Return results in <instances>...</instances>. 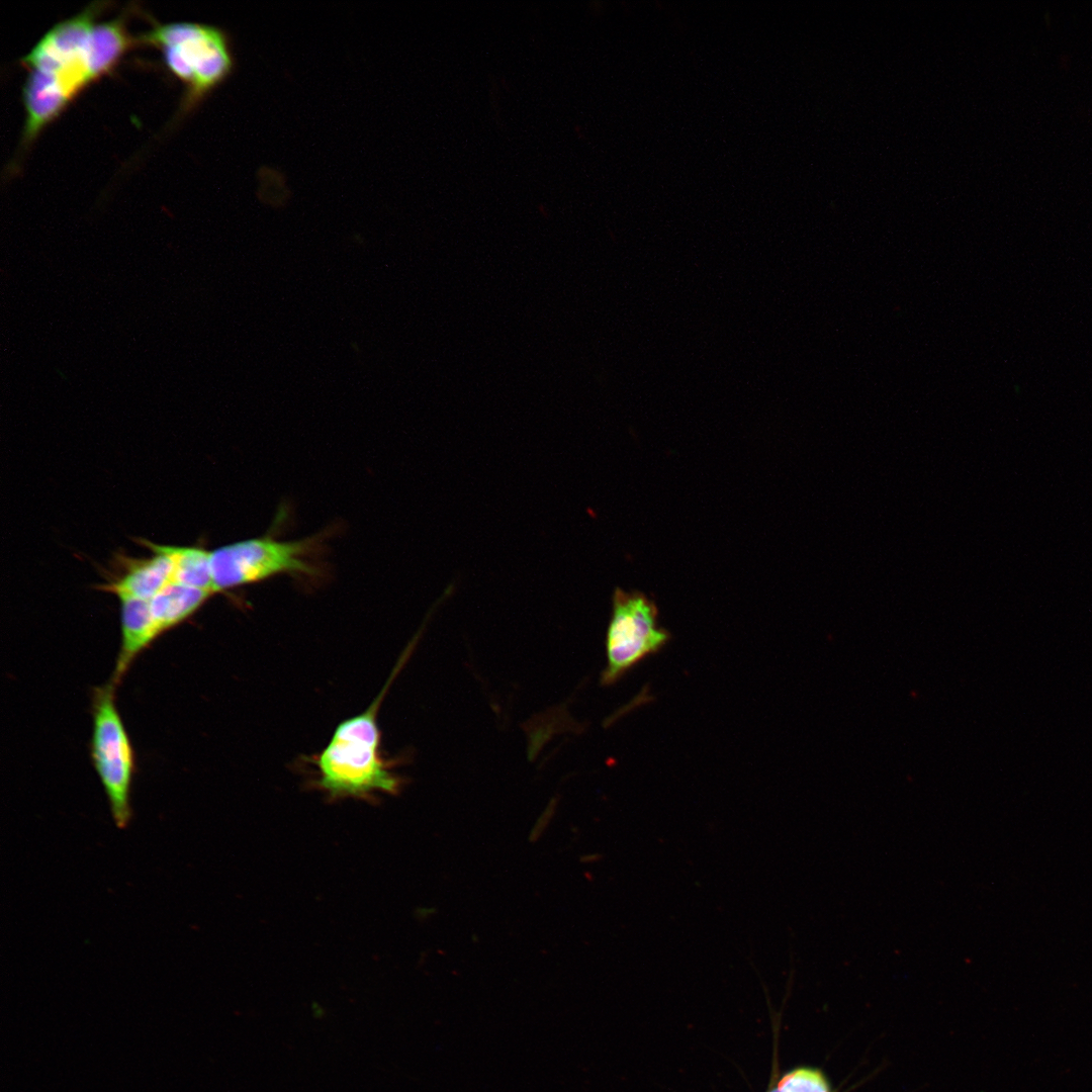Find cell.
Listing matches in <instances>:
<instances>
[{
    "mask_svg": "<svg viewBox=\"0 0 1092 1092\" xmlns=\"http://www.w3.org/2000/svg\"><path fill=\"white\" fill-rule=\"evenodd\" d=\"M213 594L204 589L170 583L149 601L160 633L193 615Z\"/></svg>",
    "mask_w": 1092,
    "mask_h": 1092,
    "instance_id": "cell-9",
    "label": "cell"
},
{
    "mask_svg": "<svg viewBox=\"0 0 1092 1092\" xmlns=\"http://www.w3.org/2000/svg\"><path fill=\"white\" fill-rule=\"evenodd\" d=\"M174 559V582L214 594L211 551L198 547L170 546Z\"/></svg>",
    "mask_w": 1092,
    "mask_h": 1092,
    "instance_id": "cell-10",
    "label": "cell"
},
{
    "mask_svg": "<svg viewBox=\"0 0 1092 1092\" xmlns=\"http://www.w3.org/2000/svg\"><path fill=\"white\" fill-rule=\"evenodd\" d=\"M121 646L113 681L120 679L132 659L160 633L151 613L149 601L120 598Z\"/></svg>",
    "mask_w": 1092,
    "mask_h": 1092,
    "instance_id": "cell-8",
    "label": "cell"
},
{
    "mask_svg": "<svg viewBox=\"0 0 1092 1092\" xmlns=\"http://www.w3.org/2000/svg\"><path fill=\"white\" fill-rule=\"evenodd\" d=\"M154 552L146 559L133 560L122 576L104 585V589L120 598L150 601L174 582V559L170 546L145 542Z\"/></svg>",
    "mask_w": 1092,
    "mask_h": 1092,
    "instance_id": "cell-7",
    "label": "cell"
},
{
    "mask_svg": "<svg viewBox=\"0 0 1092 1092\" xmlns=\"http://www.w3.org/2000/svg\"><path fill=\"white\" fill-rule=\"evenodd\" d=\"M552 811H553L552 808H550V809L548 808L544 812V816L541 817L539 819V821L536 823V825L534 826V828H533V830L531 832V839L532 840H535L541 834V832L544 830L546 824L549 821V818H551Z\"/></svg>",
    "mask_w": 1092,
    "mask_h": 1092,
    "instance_id": "cell-12",
    "label": "cell"
},
{
    "mask_svg": "<svg viewBox=\"0 0 1092 1092\" xmlns=\"http://www.w3.org/2000/svg\"><path fill=\"white\" fill-rule=\"evenodd\" d=\"M159 47L168 68L187 85V105L200 100L233 71L235 58L228 33L195 23H156L141 36Z\"/></svg>",
    "mask_w": 1092,
    "mask_h": 1092,
    "instance_id": "cell-4",
    "label": "cell"
},
{
    "mask_svg": "<svg viewBox=\"0 0 1092 1092\" xmlns=\"http://www.w3.org/2000/svg\"><path fill=\"white\" fill-rule=\"evenodd\" d=\"M322 542L318 535L288 541L259 537L221 546L211 551L214 592L282 574L316 579L324 574Z\"/></svg>",
    "mask_w": 1092,
    "mask_h": 1092,
    "instance_id": "cell-3",
    "label": "cell"
},
{
    "mask_svg": "<svg viewBox=\"0 0 1092 1092\" xmlns=\"http://www.w3.org/2000/svg\"><path fill=\"white\" fill-rule=\"evenodd\" d=\"M770 1092H783V1091L781 1089H779V1088H776V1089L771 1090Z\"/></svg>",
    "mask_w": 1092,
    "mask_h": 1092,
    "instance_id": "cell-13",
    "label": "cell"
},
{
    "mask_svg": "<svg viewBox=\"0 0 1092 1092\" xmlns=\"http://www.w3.org/2000/svg\"><path fill=\"white\" fill-rule=\"evenodd\" d=\"M105 2H93L52 26L21 58L28 70L22 97L23 143L64 108L84 86L107 72L129 46L121 17L96 23Z\"/></svg>",
    "mask_w": 1092,
    "mask_h": 1092,
    "instance_id": "cell-1",
    "label": "cell"
},
{
    "mask_svg": "<svg viewBox=\"0 0 1092 1092\" xmlns=\"http://www.w3.org/2000/svg\"><path fill=\"white\" fill-rule=\"evenodd\" d=\"M387 685L362 713L342 721L316 755L317 786L332 798L396 794L401 780L380 754L377 712Z\"/></svg>",
    "mask_w": 1092,
    "mask_h": 1092,
    "instance_id": "cell-2",
    "label": "cell"
},
{
    "mask_svg": "<svg viewBox=\"0 0 1092 1092\" xmlns=\"http://www.w3.org/2000/svg\"><path fill=\"white\" fill-rule=\"evenodd\" d=\"M659 626L656 605L638 592L617 588L607 631V667L603 685H612L647 656L658 652L669 640Z\"/></svg>",
    "mask_w": 1092,
    "mask_h": 1092,
    "instance_id": "cell-5",
    "label": "cell"
},
{
    "mask_svg": "<svg viewBox=\"0 0 1092 1092\" xmlns=\"http://www.w3.org/2000/svg\"><path fill=\"white\" fill-rule=\"evenodd\" d=\"M778 1088L783 1092H830L824 1076L813 1069H798L787 1074Z\"/></svg>",
    "mask_w": 1092,
    "mask_h": 1092,
    "instance_id": "cell-11",
    "label": "cell"
},
{
    "mask_svg": "<svg viewBox=\"0 0 1092 1092\" xmlns=\"http://www.w3.org/2000/svg\"><path fill=\"white\" fill-rule=\"evenodd\" d=\"M91 748L113 821L118 828L123 829L131 819L133 753L114 704L111 686L98 690L95 696Z\"/></svg>",
    "mask_w": 1092,
    "mask_h": 1092,
    "instance_id": "cell-6",
    "label": "cell"
}]
</instances>
